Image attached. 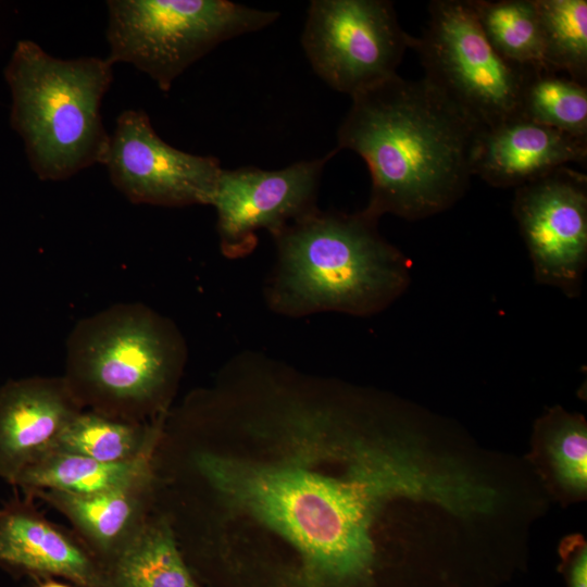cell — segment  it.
<instances>
[{
    "label": "cell",
    "mask_w": 587,
    "mask_h": 587,
    "mask_svg": "<svg viewBox=\"0 0 587 587\" xmlns=\"http://www.w3.org/2000/svg\"><path fill=\"white\" fill-rule=\"evenodd\" d=\"M288 451L261 462L199 451L195 469L227 507L295 548L300 587H370L391 550L434 574L463 539L472 454L444 416L351 387L316 386L290 367L242 392Z\"/></svg>",
    "instance_id": "6da1fadb"
},
{
    "label": "cell",
    "mask_w": 587,
    "mask_h": 587,
    "mask_svg": "<svg viewBox=\"0 0 587 587\" xmlns=\"http://www.w3.org/2000/svg\"><path fill=\"white\" fill-rule=\"evenodd\" d=\"M351 99L336 150H352L367 165L365 212L415 221L448 210L465 195L483 128L424 77L397 74Z\"/></svg>",
    "instance_id": "7a4b0ae2"
},
{
    "label": "cell",
    "mask_w": 587,
    "mask_h": 587,
    "mask_svg": "<svg viewBox=\"0 0 587 587\" xmlns=\"http://www.w3.org/2000/svg\"><path fill=\"white\" fill-rule=\"evenodd\" d=\"M379 218L316 209L273 237L275 264L264 297L287 317L321 312L369 316L410 285V261L378 232Z\"/></svg>",
    "instance_id": "3957f363"
},
{
    "label": "cell",
    "mask_w": 587,
    "mask_h": 587,
    "mask_svg": "<svg viewBox=\"0 0 587 587\" xmlns=\"http://www.w3.org/2000/svg\"><path fill=\"white\" fill-rule=\"evenodd\" d=\"M187 355L171 319L140 302L116 303L72 328L63 377L84 410L146 423L168 413Z\"/></svg>",
    "instance_id": "277c9868"
},
{
    "label": "cell",
    "mask_w": 587,
    "mask_h": 587,
    "mask_svg": "<svg viewBox=\"0 0 587 587\" xmlns=\"http://www.w3.org/2000/svg\"><path fill=\"white\" fill-rule=\"evenodd\" d=\"M10 125L41 180H65L103 164L110 136L101 103L113 82L108 58L60 59L33 40H18L4 68Z\"/></svg>",
    "instance_id": "5b68a950"
},
{
    "label": "cell",
    "mask_w": 587,
    "mask_h": 587,
    "mask_svg": "<svg viewBox=\"0 0 587 587\" xmlns=\"http://www.w3.org/2000/svg\"><path fill=\"white\" fill-rule=\"evenodd\" d=\"M107 8L108 60L134 65L163 92L222 42L279 17L227 0H110Z\"/></svg>",
    "instance_id": "8992f818"
},
{
    "label": "cell",
    "mask_w": 587,
    "mask_h": 587,
    "mask_svg": "<svg viewBox=\"0 0 587 587\" xmlns=\"http://www.w3.org/2000/svg\"><path fill=\"white\" fill-rule=\"evenodd\" d=\"M424 78L482 128L520 116L529 68L502 58L489 43L471 0H433L413 48Z\"/></svg>",
    "instance_id": "52a82bcc"
},
{
    "label": "cell",
    "mask_w": 587,
    "mask_h": 587,
    "mask_svg": "<svg viewBox=\"0 0 587 587\" xmlns=\"http://www.w3.org/2000/svg\"><path fill=\"white\" fill-rule=\"evenodd\" d=\"M414 40L387 0H312L301 35L314 73L350 97L397 75Z\"/></svg>",
    "instance_id": "ba28073f"
},
{
    "label": "cell",
    "mask_w": 587,
    "mask_h": 587,
    "mask_svg": "<svg viewBox=\"0 0 587 587\" xmlns=\"http://www.w3.org/2000/svg\"><path fill=\"white\" fill-rule=\"evenodd\" d=\"M337 152L279 170L223 168L211 203L222 253L228 259L247 257L258 245V230L274 237L315 211L324 167Z\"/></svg>",
    "instance_id": "9c48e42d"
},
{
    "label": "cell",
    "mask_w": 587,
    "mask_h": 587,
    "mask_svg": "<svg viewBox=\"0 0 587 587\" xmlns=\"http://www.w3.org/2000/svg\"><path fill=\"white\" fill-rule=\"evenodd\" d=\"M103 165L130 202L168 208L211 205L222 172L220 160L165 142L142 110L116 118Z\"/></svg>",
    "instance_id": "30bf717a"
},
{
    "label": "cell",
    "mask_w": 587,
    "mask_h": 587,
    "mask_svg": "<svg viewBox=\"0 0 587 587\" xmlns=\"http://www.w3.org/2000/svg\"><path fill=\"white\" fill-rule=\"evenodd\" d=\"M539 284L571 298L587 265V177L567 166L515 188L512 205Z\"/></svg>",
    "instance_id": "8fae6325"
},
{
    "label": "cell",
    "mask_w": 587,
    "mask_h": 587,
    "mask_svg": "<svg viewBox=\"0 0 587 587\" xmlns=\"http://www.w3.org/2000/svg\"><path fill=\"white\" fill-rule=\"evenodd\" d=\"M83 407L62 376H29L0 386V478L15 487L22 473L53 451Z\"/></svg>",
    "instance_id": "7c38bea8"
},
{
    "label": "cell",
    "mask_w": 587,
    "mask_h": 587,
    "mask_svg": "<svg viewBox=\"0 0 587 587\" xmlns=\"http://www.w3.org/2000/svg\"><path fill=\"white\" fill-rule=\"evenodd\" d=\"M0 567L79 587H111L104 566L80 538L48 521L27 496L0 508Z\"/></svg>",
    "instance_id": "4fadbf2b"
},
{
    "label": "cell",
    "mask_w": 587,
    "mask_h": 587,
    "mask_svg": "<svg viewBox=\"0 0 587 587\" xmlns=\"http://www.w3.org/2000/svg\"><path fill=\"white\" fill-rule=\"evenodd\" d=\"M586 160L587 139L515 116L480 130L472 170L494 187L516 188Z\"/></svg>",
    "instance_id": "5bb4252c"
},
{
    "label": "cell",
    "mask_w": 587,
    "mask_h": 587,
    "mask_svg": "<svg viewBox=\"0 0 587 587\" xmlns=\"http://www.w3.org/2000/svg\"><path fill=\"white\" fill-rule=\"evenodd\" d=\"M24 494L47 502L63 514L105 569L150 515L154 495L153 472L129 486L104 492L78 495L35 489Z\"/></svg>",
    "instance_id": "9a60e30c"
},
{
    "label": "cell",
    "mask_w": 587,
    "mask_h": 587,
    "mask_svg": "<svg viewBox=\"0 0 587 587\" xmlns=\"http://www.w3.org/2000/svg\"><path fill=\"white\" fill-rule=\"evenodd\" d=\"M532 451L525 455L551 500L582 501L587 490V423L560 405L534 424Z\"/></svg>",
    "instance_id": "2e32d148"
},
{
    "label": "cell",
    "mask_w": 587,
    "mask_h": 587,
    "mask_svg": "<svg viewBox=\"0 0 587 587\" xmlns=\"http://www.w3.org/2000/svg\"><path fill=\"white\" fill-rule=\"evenodd\" d=\"M111 587H197L170 521L151 514L105 566Z\"/></svg>",
    "instance_id": "e0dca14e"
},
{
    "label": "cell",
    "mask_w": 587,
    "mask_h": 587,
    "mask_svg": "<svg viewBox=\"0 0 587 587\" xmlns=\"http://www.w3.org/2000/svg\"><path fill=\"white\" fill-rule=\"evenodd\" d=\"M153 453L130 462L107 463L62 451H51L27 467L16 486L24 492L52 489L78 495L129 486L152 475Z\"/></svg>",
    "instance_id": "ac0fdd59"
},
{
    "label": "cell",
    "mask_w": 587,
    "mask_h": 587,
    "mask_svg": "<svg viewBox=\"0 0 587 587\" xmlns=\"http://www.w3.org/2000/svg\"><path fill=\"white\" fill-rule=\"evenodd\" d=\"M166 415L135 423L83 410L63 429L53 451L107 463L135 461L153 453Z\"/></svg>",
    "instance_id": "d6986e66"
},
{
    "label": "cell",
    "mask_w": 587,
    "mask_h": 587,
    "mask_svg": "<svg viewBox=\"0 0 587 587\" xmlns=\"http://www.w3.org/2000/svg\"><path fill=\"white\" fill-rule=\"evenodd\" d=\"M471 1L484 35L502 58L522 67L545 70L535 0Z\"/></svg>",
    "instance_id": "ffe728a7"
},
{
    "label": "cell",
    "mask_w": 587,
    "mask_h": 587,
    "mask_svg": "<svg viewBox=\"0 0 587 587\" xmlns=\"http://www.w3.org/2000/svg\"><path fill=\"white\" fill-rule=\"evenodd\" d=\"M520 116L587 139V85L559 73L529 68Z\"/></svg>",
    "instance_id": "44dd1931"
},
{
    "label": "cell",
    "mask_w": 587,
    "mask_h": 587,
    "mask_svg": "<svg viewBox=\"0 0 587 587\" xmlns=\"http://www.w3.org/2000/svg\"><path fill=\"white\" fill-rule=\"evenodd\" d=\"M540 18L545 70L587 83V1L535 0Z\"/></svg>",
    "instance_id": "7402d4cb"
},
{
    "label": "cell",
    "mask_w": 587,
    "mask_h": 587,
    "mask_svg": "<svg viewBox=\"0 0 587 587\" xmlns=\"http://www.w3.org/2000/svg\"><path fill=\"white\" fill-rule=\"evenodd\" d=\"M562 572L567 587H587V544L584 536L572 534L559 545Z\"/></svg>",
    "instance_id": "603a6c76"
},
{
    "label": "cell",
    "mask_w": 587,
    "mask_h": 587,
    "mask_svg": "<svg viewBox=\"0 0 587 587\" xmlns=\"http://www.w3.org/2000/svg\"><path fill=\"white\" fill-rule=\"evenodd\" d=\"M38 587H71L67 584H63L60 582H55L52 579L46 580L45 583L40 584Z\"/></svg>",
    "instance_id": "cb8c5ba5"
},
{
    "label": "cell",
    "mask_w": 587,
    "mask_h": 587,
    "mask_svg": "<svg viewBox=\"0 0 587 587\" xmlns=\"http://www.w3.org/2000/svg\"><path fill=\"white\" fill-rule=\"evenodd\" d=\"M211 394V392H210ZM212 396V395H211ZM213 397V396H212ZM214 399V398H213ZM215 400V399H214ZM216 402V401H215ZM217 403V402H216ZM218 404V403H217ZM220 407V405H218ZM221 408V407H220ZM222 409V408H221ZM223 410V409H222ZM225 413V412H224ZM226 414V413H225ZM227 415V414H226ZM228 416V415H227ZM229 417V416H228ZM230 419V417H229ZM232 420V419H230ZM233 421V420H232ZM234 422V421H233ZM235 423V422H234ZM236 424V423H235ZM237 425V424H236ZM238 426V425H237ZM239 427V426H238ZM240 428V427H239ZM241 429V428H240ZM246 433V432H245Z\"/></svg>",
    "instance_id": "d4e9b609"
}]
</instances>
